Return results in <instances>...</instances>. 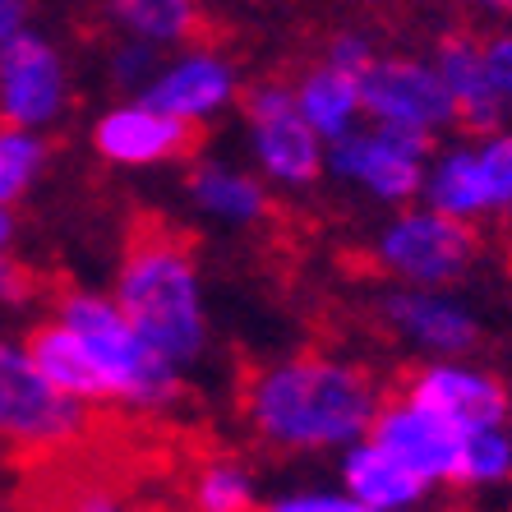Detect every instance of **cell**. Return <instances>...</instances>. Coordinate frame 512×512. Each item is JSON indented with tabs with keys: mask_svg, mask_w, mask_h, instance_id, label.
Listing matches in <instances>:
<instances>
[{
	"mask_svg": "<svg viewBox=\"0 0 512 512\" xmlns=\"http://www.w3.org/2000/svg\"><path fill=\"white\" fill-rule=\"evenodd\" d=\"M42 167H47V143L28 130L0 125V208L24 199L28 185L42 176Z\"/></svg>",
	"mask_w": 512,
	"mask_h": 512,
	"instance_id": "cell-22",
	"label": "cell"
},
{
	"mask_svg": "<svg viewBox=\"0 0 512 512\" xmlns=\"http://www.w3.org/2000/svg\"><path fill=\"white\" fill-rule=\"evenodd\" d=\"M56 319L88 346V356H93L97 374L107 383L111 402L167 406L180 397V370L167 365L153 346L134 333L130 319L116 310V300L74 291V296L60 300Z\"/></svg>",
	"mask_w": 512,
	"mask_h": 512,
	"instance_id": "cell-3",
	"label": "cell"
},
{
	"mask_svg": "<svg viewBox=\"0 0 512 512\" xmlns=\"http://www.w3.org/2000/svg\"><path fill=\"white\" fill-rule=\"evenodd\" d=\"M116 84L120 88H148L157 79V51L153 47H143V42H130V47H120L116 51Z\"/></svg>",
	"mask_w": 512,
	"mask_h": 512,
	"instance_id": "cell-27",
	"label": "cell"
},
{
	"mask_svg": "<svg viewBox=\"0 0 512 512\" xmlns=\"http://www.w3.org/2000/svg\"><path fill=\"white\" fill-rule=\"evenodd\" d=\"M370 439L379 448L406 462L425 485H439V480H457V457H462V429H453L448 420H439L434 411L416 402H388L374 420Z\"/></svg>",
	"mask_w": 512,
	"mask_h": 512,
	"instance_id": "cell-11",
	"label": "cell"
},
{
	"mask_svg": "<svg viewBox=\"0 0 512 512\" xmlns=\"http://www.w3.org/2000/svg\"><path fill=\"white\" fill-rule=\"evenodd\" d=\"M88 411L70 397H60L42 374L33 370L24 346L0 342V439L14 448L47 453L60 443L79 439Z\"/></svg>",
	"mask_w": 512,
	"mask_h": 512,
	"instance_id": "cell-4",
	"label": "cell"
},
{
	"mask_svg": "<svg viewBox=\"0 0 512 512\" xmlns=\"http://www.w3.org/2000/svg\"><path fill=\"white\" fill-rule=\"evenodd\" d=\"M10 245H14V217L10 208H0V259H10Z\"/></svg>",
	"mask_w": 512,
	"mask_h": 512,
	"instance_id": "cell-33",
	"label": "cell"
},
{
	"mask_svg": "<svg viewBox=\"0 0 512 512\" xmlns=\"http://www.w3.org/2000/svg\"><path fill=\"white\" fill-rule=\"evenodd\" d=\"M14 33H24V5H19V0H0V47H5Z\"/></svg>",
	"mask_w": 512,
	"mask_h": 512,
	"instance_id": "cell-32",
	"label": "cell"
},
{
	"mask_svg": "<svg viewBox=\"0 0 512 512\" xmlns=\"http://www.w3.org/2000/svg\"><path fill=\"white\" fill-rule=\"evenodd\" d=\"M65 512H125V508H120V499L107 494V489H84V494H74Z\"/></svg>",
	"mask_w": 512,
	"mask_h": 512,
	"instance_id": "cell-30",
	"label": "cell"
},
{
	"mask_svg": "<svg viewBox=\"0 0 512 512\" xmlns=\"http://www.w3.org/2000/svg\"><path fill=\"white\" fill-rule=\"evenodd\" d=\"M93 148L116 167H157V162H176L190 153L194 125H180L143 102H130V107H111L97 120Z\"/></svg>",
	"mask_w": 512,
	"mask_h": 512,
	"instance_id": "cell-13",
	"label": "cell"
},
{
	"mask_svg": "<svg viewBox=\"0 0 512 512\" xmlns=\"http://www.w3.org/2000/svg\"><path fill=\"white\" fill-rule=\"evenodd\" d=\"M476 231L453 217H439L429 208L393 217L379 236V263L393 277H402L411 291H429V286H448L476 263Z\"/></svg>",
	"mask_w": 512,
	"mask_h": 512,
	"instance_id": "cell-5",
	"label": "cell"
},
{
	"mask_svg": "<svg viewBox=\"0 0 512 512\" xmlns=\"http://www.w3.org/2000/svg\"><path fill=\"white\" fill-rule=\"evenodd\" d=\"M383 402L365 370L328 356L268 365L245 393V416L268 443L291 453L356 448L374 429Z\"/></svg>",
	"mask_w": 512,
	"mask_h": 512,
	"instance_id": "cell-1",
	"label": "cell"
},
{
	"mask_svg": "<svg viewBox=\"0 0 512 512\" xmlns=\"http://www.w3.org/2000/svg\"><path fill=\"white\" fill-rule=\"evenodd\" d=\"M268 512H374L365 508V503H356L351 494H286V499H277Z\"/></svg>",
	"mask_w": 512,
	"mask_h": 512,
	"instance_id": "cell-28",
	"label": "cell"
},
{
	"mask_svg": "<svg viewBox=\"0 0 512 512\" xmlns=\"http://www.w3.org/2000/svg\"><path fill=\"white\" fill-rule=\"evenodd\" d=\"M508 439H512V429H508Z\"/></svg>",
	"mask_w": 512,
	"mask_h": 512,
	"instance_id": "cell-34",
	"label": "cell"
},
{
	"mask_svg": "<svg viewBox=\"0 0 512 512\" xmlns=\"http://www.w3.org/2000/svg\"><path fill=\"white\" fill-rule=\"evenodd\" d=\"M476 153V171H480V190H485V213H503L512 208V130L489 134Z\"/></svg>",
	"mask_w": 512,
	"mask_h": 512,
	"instance_id": "cell-25",
	"label": "cell"
},
{
	"mask_svg": "<svg viewBox=\"0 0 512 512\" xmlns=\"http://www.w3.org/2000/svg\"><path fill=\"white\" fill-rule=\"evenodd\" d=\"M65 60L37 33H14L0 47V120L10 130L37 134L65 111Z\"/></svg>",
	"mask_w": 512,
	"mask_h": 512,
	"instance_id": "cell-9",
	"label": "cell"
},
{
	"mask_svg": "<svg viewBox=\"0 0 512 512\" xmlns=\"http://www.w3.org/2000/svg\"><path fill=\"white\" fill-rule=\"evenodd\" d=\"M231 97H236V70L217 51L194 47L185 56L167 60L153 84L139 93V102L180 120V125H199L222 107H231Z\"/></svg>",
	"mask_w": 512,
	"mask_h": 512,
	"instance_id": "cell-12",
	"label": "cell"
},
{
	"mask_svg": "<svg viewBox=\"0 0 512 512\" xmlns=\"http://www.w3.org/2000/svg\"><path fill=\"white\" fill-rule=\"evenodd\" d=\"M245 120H250V148L263 176L277 185H314L323 171V139L300 120L296 88L254 84L245 93Z\"/></svg>",
	"mask_w": 512,
	"mask_h": 512,
	"instance_id": "cell-7",
	"label": "cell"
},
{
	"mask_svg": "<svg viewBox=\"0 0 512 512\" xmlns=\"http://www.w3.org/2000/svg\"><path fill=\"white\" fill-rule=\"evenodd\" d=\"M383 314L393 323L402 337L429 351V356H466L471 346L480 342V323L476 314L457 305L453 296H443V291H393V296L383 300Z\"/></svg>",
	"mask_w": 512,
	"mask_h": 512,
	"instance_id": "cell-14",
	"label": "cell"
},
{
	"mask_svg": "<svg viewBox=\"0 0 512 512\" xmlns=\"http://www.w3.org/2000/svg\"><path fill=\"white\" fill-rule=\"evenodd\" d=\"M406 402L425 406L439 420H448L462 434H480V429H503L512 416L508 388L499 379H489L480 370H466L453 360H434L411 379Z\"/></svg>",
	"mask_w": 512,
	"mask_h": 512,
	"instance_id": "cell-10",
	"label": "cell"
},
{
	"mask_svg": "<svg viewBox=\"0 0 512 512\" xmlns=\"http://www.w3.org/2000/svg\"><path fill=\"white\" fill-rule=\"evenodd\" d=\"M425 208L439 217H453V222H466L485 213V190H480V171H476V153L471 148H453L429 162L425 171Z\"/></svg>",
	"mask_w": 512,
	"mask_h": 512,
	"instance_id": "cell-20",
	"label": "cell"
},
{
	"mask_svg": "<svg viewBox=\"0 0 512 512\" xmlns=\"http://www.w3.org/2000/svg\"><path fill=\"white\" fill-rule=\"evenodd\" d=\"M296 111L319 139L342 143L346 134L360 130L365 102H360V79L333 70V65H314L296 84Z\"/></svg>",
	"mask_w": 512,
	"mask_h": 512,
	"instance_id": "cell-18",
	"label": "cell"
},
{
	"mask_svg": "<svg viewBox=\"0 0 512 512\" xmlns=\"http://www.w3.org/2000/svg\"><path fill=\"white\" fill-rule=\"evenodd\" d=\"M190 194L203 213L222 217V222H259L268 213V190L240 167H222V162H199L190 176Z\"/></svg>",
	"mask_w": 512,
	"mask_h": 512,
	"instance_id": "cell-19",
	"label": "cell"
},
{
	"mask_svg": "<svg viewBox=\"0 0 512 512\" xmlns=\"http://www.w3.org/2000/svg\"><path fill=\"white\" fill-rule=\"evenodd\" d=\"M374 60L379 56H374V47L360 33H337L333 42H328V60H323V65H333V70L351 74V79H365Z\"/></svg>",
	"mask_w": 512,
	"mask_h": 512,
	"instance_id": "cell-26",
	"label": "cell"
},
{
	"mask_svg": "<svg viewBox=\"0 0 512 512\" xmlns=\"http://www.w3.org/2000/svg\"><path fill=\"white\" fill-rule=\"evenodd\" d=\"M28 296V273L14 259H0V300H24Z\"/></svg>",
	"mask_w": 512,
	"mask_h": 512,
	"instance_id": "cell-31",
	"label": "cell"
},
{
	"mask_svg": "<svg viewBox=\"0 0 512 512\" xmlns=\"http://www.w3.org/2000/svg\"><path fill=\"white\" fill-rule=\"evenodd\" d=\"M24 351H28V360H33V370L42 374V379H47L60 397H70V402H79V406L111 402L107 383H102L93 356H88V346L79 342V337H74L60 319L33 328V337H28Z\"/></svg>",
	"mask_w": 512,
	"mask_h": 512,
	"instance_id": "cell-17",
	"label": "cell"
},
{
	"mask_svg": "<svg viewBox=\"0 0 512 512\" xmlns=\"http://www.w3.org/2000/svg\"><path fill=\"white\" fill-rule=\"evenodd\" d=\"M111 14L134 42L153 51L199 33V10L185 5V0H120V5H111Z\"/></svg>",
	"mask_w": 512,
	"mask_h": 512,
	"instance_id": "cell-21",
	"label": "cell"
},
{
	"mask_svg": "<svg viewBox=\"0 0 512 512\" xmlns=\"http://www.w3.org/2000/svg\"><path fill=\"white\" fill-rule=\"evenodd\" d=\"M512 480V439L508 429H480L462 439V457H457V485L485 489Z\"/></svg>",
	"mask_w": 512,
	"mask_h": 512,
	"instance_id": "cell-23",
	"label": "cell"
},
{
	"mask_svg": "<svg viewBox=\"0 0 512 512\" xmlns=\"http://www.w3.org/2000/svg\"><path fill=\"white\" fill-rule=\"evenodd\" d=\"M360 102H365V116L374 125L420 134V139H434V134L448 130L457 120L443 79L434 74L429 60H416V56L374 60L370 74L360 79Z\"/></svg>",
	"mask_w": 512,
	"mask_h": 512,
	"instance_id": "cell-6",
	"label": "cell"
},
{
	"mask_svg": "<svg viewBox=\"0 0 512 512\" xmlns=\"http://www.w3.org/2000/svg\"><path fill=\"white\" fill-rule=\"evenodd\" d=\"M116 310L176 370L194 365L208 346L199 268L171 236H143L130 245L116 277Z\"/></svg>",
	"mask_w": 512,
	"mask_h": 512,
	"instance_id": "cell-2",
	"label": "cell"
},
{
	"mask_svg": "<svg viewBox=\"0 0 512 512\" xmlns=\"http://www.w3.org/2000/svg\"><path fill=\"white\" fill-rule=\"evenodd\" d=\"M425 480L411 471L406 462H397L388 448H379L374 439H360L356 448H346L342 457V494H351L356 503L374 512H406L425 499Z\"/></svg>",
	"mask_w": 512,
	"mask_h": 512,
	"instance_id": "cell-16",
	"label": "cell"
},
{
	"mask_svg": "<svg viewBox=\"0 0 512 512\" xmlns=\"http://www.w3.org/2000/svg\"><path fill=\"white\" fill-rule=\"evenodd\" d=\"M429 148H434V139L370 125V130H356V134H346L342 143H333L328 167H333V176L370 190L374 199L406 203L425 190V171L434 162Z\"/></svg>",
	"mask_w": 512,
	"mask_h": 512,
	"instance_id": "cell-8",
	"label": "cell"
},
{
	"mask_svg": "<svg viewBox=\"0 0 512 512\" xmlns=\"http://www.w3.org/2000/svg\"><path fill=\"white\" fill-rule=\"evenodd\" d=\"M485 70H489V88H494V97L508 107L512 102V33L494 37V42L485 47Z\"/></svg>",
	"mask_w": 512,
	"mask_h": 512,
	"instance_id": "cell-29",
	"label": "cell"
},
{
	"mask_svg": "<svg viewBox=\"0 0 512 512\" xmlns=\"http://www.w3.org/2000/svg\"><path fill=\"white\" fill-rule=\"evenodd\" d=\"M194 508L199 512H254V485L245 466L208 462L194 480Z\"/></svg>",
	"mask_w": 512,
	"mask_h": 512,
	"instance_id": "cell-24",
	"label": "cell"
},
{
	"mask_svg": "<svg viewBox=\"0 0 512 512\" xmlns=\"http://www.w3.org/2000/svg\"><path fill=\"white\" fill-rule=\"evenodd\" d=\"M434 74L443 79L448 88V102L457 111V125H466L471 134H499V120H503V102L494 97L489 88V70H485V47L476 37L466 33H448L439 37L434 47Z\"/></svg>",
	"mask_w": 512,
	"mask_h": 512,
	"instance_id": "cell-15",
	"label": "cell"
}]
</instances>
